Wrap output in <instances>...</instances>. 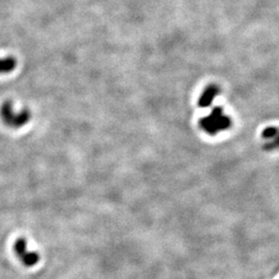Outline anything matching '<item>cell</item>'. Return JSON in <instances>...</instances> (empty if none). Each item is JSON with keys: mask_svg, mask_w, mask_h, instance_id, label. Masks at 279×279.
<instances>
[{"mask_svg": "<svg viewBox=\"0 0 279 279\" xmlns=\"http://www.w3.org/2000/svg\"><path fill=\"white\" fill-rule=\"evenodd\" d=\"M0 117L5 125L11 129H20L31 119V113L27 109L16 111L11 100H6L0 108Z\"/></svg>", "mask_w": 279, "mask_h": 279, "instance_id": "1", "label": "cell"}, {"mask_svg": "<svg viewBox=\"0 0 279 279\" xmlns=\"http://www.w3.org/2000/svg\"><path fill=\"white\" fill-rule=\"evenodd\" d=\"M231 126V120L221 108L214 109L208 116L201 120V128L210 134H216Z\"/></svg>", "mask_w": 279, "mask_h": 279, "instance_id": "2", "label": "cell"}, {"mask_svg": "<svg viewBox=\"0 0 279 279\" xmlns=\"http://www.w3.org/2000/svg\"><path fill=\"white\" fill-rule=\"evenodd\" d=\"M26 241L24 239H19L15 244V250L18 253V256L23 260V264L26 266H33L37 263L38 256L37 253H26Z\"/></svg>", "mask_w": 279, "mask_h": 279, "instance_id": "3", "label": "cell"}, {"mask_svg": "<svg viewBox=\"0 0 279 279\" xmlns=\"http://www.w3.org/2000/svg\"><path fill=\"white\" fill-rule=\"evenodd\" d=\"M219 89L217 86H209L206 88V90L203 92V94L200 98L199 104L201 107H208L210 104L212 103L215 96L218 94Z\"/></svg>", "mask_w": 279, "mask_h": 279, "instance_id": "4", "label": "cell"}, {"mask_svg": "<svg viewBox=\"0 0 279 279\" xmlns=\"http://www.w3.org/2000/svg\"><path fill=\"white\" fill-rule=\"evenodd\" d=\"M17 67V60L13 56L0 58V74H10Z\"/></svg>", "mask_w": 279, "mask_h": 279, "instance_id": "5", "label": "cell"}]
</instances>
